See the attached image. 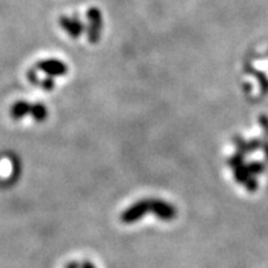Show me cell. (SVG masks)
Returning <instances> with one entry per match:
<instances>
[{
	"mask_svg": "<svg viewBox=\"0 0 268 268\" xmlns=\"http://www.w3.org/2000/svg\"><path fill=\"white\" fill-rule=\"evenodd\" d=\"M82 268H95V267H93L92 263H85L84 265H82Z\"/></svg>",
	"mask_w": 268,
	"mask_h": 268,
	"instance_id": "obj_1",
	"label": "cell"
},
{
	"mask_svg": "<svg viewBox=\"0 0 268 268\" xmlns=\"http://www.w3.org/2000/svg\"><path fill=\"white\" fill-rule=\"evenodd\" d=\"M77 265H78V264H74V263L69 264V267H67V268H77Z\"/></svg>",
	"mask_w": 268,
	"mask_h": 268,
	"instance_id": "obj_2",
	"label": "cell"
}]
</instances>
